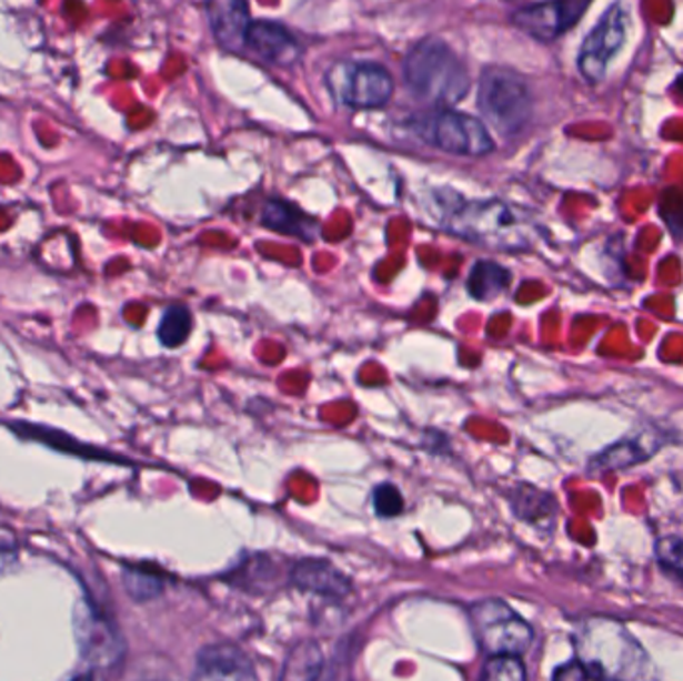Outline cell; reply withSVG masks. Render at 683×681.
Listing matches in <instances>:
<instances>
[{
    "instance_id": "12",
    "label": "cell",
    "mask_w": 683,
    "mask_h": 681,
    "mask_svg": "<svg viewBox=\"0 0 683 681\" xmlns=\"http://www.w3.org/2000/svg\"><path fill=\"white\" fill-rule=\"evenodd\" d=\"M197 680H254L257 671L244 651L230 643H217L199 651Z\"/></svg>"
},
{
    "instance_id": "25",
    "label": "cell",
    "mask_w": 683,
    "mask_h": 681,
    "mask_svg": "<svg viewBox=\"0 0 683 681\" xmlns=\"http://www.w3.org/2000/svg\"><path fill=\"white\" fill-rule=\"evenodd\" d=\"M675 87H677V89L682 91V96H683V74L682 77H680V79H677V84H675Z\"/></svg>"
},
{
    "instance_id": "16",
    "label": "cell",
    "mask_w": 683,
    "mask_h": 681,
    "mask_svg": "<svg viewBox=\"0 0 683 681\" xmlns=\"http://www.w3.org/2000/svg\"><path fill=\"white\" fill-rule=\"evenodd\" d=\"M262 224L270 231L282 232L288 236H297L300 241L312 242L320 232L314 218L300 211L294 204L287 201H268L262 211Z\"/></svg>"
},
{
    "instance_id": "5",
    "label": "cell",
    "mask_w": 683,
    "mask_h": 681,
    "mask_svg": "<svg viewBox=\"0 0 683 681\" xmlns=\"http://www.w3.org/2000/svg\"><path fill=\"white\" fill-rule=\"evenodd\" d=\"M327 89L346 109L374 111L392 101L394 81L380 64L340 61L328 69Z\"/></svg>"
},
{
    "instance_id": "2",
    "label": "cell",
    "mask_w": 683,
    "mask_h": 681,
    "mask_svg": "<svg viewBox=\"0 0 683 681\" xmlns=\"http://www.w3.org/2000/svg\"><path fill=\"white\" fill-rule=\"evenodd\" d=\"M404 81L418 101L438 109H452L470 91V72L464 62L436 37H428L408 52Z\"/></svg>"
},
{
    "instance_id": "20",
    "label": "cell",
    "mask_w": 683,
    "mask_h": 681,
    "mask_svg": "<svg viewBox=\"0 0 683 681\" xmlns=\"http://www.w3.org/2000/svg\"><path fill=\"white\" fill-rule=\"evenodd\" d=\"M322 668V655L317 643H300L297 650L288 655L282 678H317Z\"/></svg>"
},
{
    "instance_id": "23",
    "label": "cell",
    "mask_w": 683,
    "mask_h": 681,
    "mask_svg": "<svg viewBox=\"0 0 683 681\" xmlns=\"http://www.w3.org/2000/svg\"><path fill=\"white\" fill-rule=\"evenodd\" d=\"M657 560L665 571L674 573L683 580V540L682 538H664L657 543Z\"/></svg>"
},
{
    "instance_id": "13",
    "label": "cell",
    "mask_w": 683,
    "mask_h": 681,
    "mask_svg": "<svg viewBox=\"0 0 683 681\" xmlns=\"http://www.w3.org/2000/svg\"><path fill=\"white\" fill-rule=\"evenodd\" d=\"M210 29L222 49L230 52L247 49V31L250 27L247 0H207Z\"/></svg>"
},
{
    "instance_id": "21",
    "label": "cell",
    "mask_w": 683,
    "mask_h": 681,
    "mask_svg": "<svg viewBox=\"0 0 683 681\" xmlns=\"http://www.w3.org/2000/svg\"><path fill=\"white\" fill-rule=\"evenodd\" d=\"M482 678L488 681L525 680L524 663L520 661V655H490L482 670Z\"/></svg>"
},
{
    "instance_id": "1",
    "label": "cell",
    "mask_w": 683,
    "mask_h": 681,
    "mask_svg": "<svg viewBox=\"0 0 683 681\" xmlns=\"http://www.w3.org/2000/svg\"><path fill=\"white\" fill-rule=\"evenodd\" d=\"M448 231L495 251L518 252L535 241L528 212L504 201L460 202L446 216Z\"/></svg>"
},
{
    "instance_id": "4",
    "label": "cell",
    "mask_w": 683,
    "mask_h": 681,
    "mask_svg": "<svg viewBox=\"0 0 683 681\" xmlns=\"http://www.w3.org/2000/svg\"><path fill=\"white\" fill-rule=\"evenodd\" d=\"M532 92L518 72L488 67L478 84V109L484 121L504 136H514L532 119Z\"/></svg>"
},
{
    "instance_id": "22",
    "label": "cell",
    "mask_w": 683,
    "mask_h": 681,
    "mask_svg": "<svg viewBox=\"0 0 683 681\" xmlns=\"http://www.w3.org/2000/svg\"><path fill=\"white\" fill-rule=\"evenodd\" d=\"M372 501H374V510L382 518H394L404 510V498L392 484L376 486V490L372 494Z\"/></svg>"
},
{
    "instance_id": "14",
    "label": "cell",
    "mask_w": 683,
    "mask_h": 681,
    "mask_svg": "<svg viewBox=\"0 0 683 681\" xmlns=\"http://www.w3.org/2000/svg\"><path fill=\"white\" fill-rule=\"evenodd\" d=\"M292 581L300 590L312 591L327 598H344L352 591V581L348 580V576L330 561L317 558L298 561L292 568Z\"/></svg>"
},
{
    "instance_id": "8",
    "label": "cell",
    "mask_w": 683,
    "mask_h": 681,
    "mask_svg": "<svg viewBox=\"0 0 683 681\" xmlns=\"http://www.w3.org/2000/svg\"><path fill=\"white\" fill-rule=\"evenodd\" d=\"M74 636L90 670L110 671L124 658L127 646L117 623L89 598H82L74 608Z\"/></svg>"
},
{
    "instance_id": "15",
    "label": "cell",
    "mask_w": 683,
    "mask_h": 681,
    "mask_svg": "<svg viewBox=\"0 0 683 681\" xmlns=\"http://www.w3.org/2000/svg\"><path fill=\"white\" fill-rule=\"evenodd\" d=\"M664 440L660 436H655L652 431H644L635 438L620 441L612 448L602 451L600 456H595L590 470L595 474H604V471L624 470L640 461L650 460L655 451L662 448Z\"/></svg>"
},
{
    "instance_id": "17",
    "label": "cell",
    "mask_w": 683,
    "mask_h": 681,
    "mask_svg": "<svg viewBox=\"0 0 683 681\" xmlns=\"http://www.w3.org/2000/svg\"><path fill=\"white\" fill-rule=\"evenodd\" d=\"M512 274L504 266L495 262H475L474 268L468 276V292L475 301H494L505 288L510 286Z\"/></svg>"
},
{
    "instance_id": "19",
    "label": "cell",
    "mask_w": 683,
    "mask_h": 681,
    "mask_svg": "<svg viewBox=\"0 0 683 681\" xmlns=\"http://www.w3.org/2000/svg\"><path fill=\"white\" fill-rule=\"evenodd\" d=\"M192 331V316L187 306H170L164 312L159 326V340L167 348H179L189 340Z\"/></svg>"
},
{
    "instance_id": "24",
    "label": "cell",
    "mask_w": 683,
    "mask_h": 681,
    "mask_svg": "<svg viewBox=\"0 0 683 681\" xmlns=\"http://www.w3.org/2000/svg\"><path fill=\"white\" fill-rule=\"evenodd\" d=\"M555 680H587L590 678V673L584 668V663L582 661H572V663H568L564 668H560V670L554 673Z\"/></svg>"
},
{
    "instance_id": "9",
    "label": "cell",
    "mask_w": 683,
    "mask_h": 681,
    "mask_svg": "<svg viewBox=\"0 0 683 681\" xmlns=\"http://www.w3.org/2000/svg\"><path fill=\"white\" fill-rule=\"evenodd\" d=\"M630 29V14L622 2H614L585 37L577 57V69L590 84H600L607 74L610 62L622 51Z\"/></svg>"
},
{
    "instance_id": "10",
    "label": "cell",
    "mask_w": 683,
    "mask_h": 681,
    "mask_svg": "<svg viewBox=\"0 0 683 681\" xmlns=\"http://www.w3.org/2000/svg\"><path fill=\"white\" fill-rule=\"evenodd\" d=\"M587 7L590 0H544L518 9L512 14V22L532 39L554 41L582 19Z\"/></svg>"
},
{
    "instance_id": "11",
    "label": "cell",
    "mask_w": 683,
    "mask_h": 681,
    "mask_svg": "<svg viewBox=\"0 0 683 681\" xmlns=\"http://www.w3.org/2000/svg\"><path fill=\"white\" fill-rule=\"evenodd\" d=\"M247 49L270 67L290 69L302 59V47L292 32L282 24L270 21H252L247 31Z\"/></svg>"
},
{
    "instance_id": "18",
    "label": "cell",
    "mask_w": 683,
    "mask_h": 681,
    "mask_svg": "<svg viewBox=\"0 0 683 681\" xmlns=\"http://www.w3.org/2000/svg\"><path fill=\"white\" fill-rule=\"evenodd\" d=\"M124 590L134 601H150L159 598L164 590V580L159 571L147 570L140 566H127L122 571Z\"/></svg>"
},
{
    "instance_id": "3",
    "label": "cell",
    "mask_w": 683,
    "mask_h": 681,
    "mask_svg": "<svg viewBox=\"0 0 683 681\" xmlns=\"http://www.w3.org/2000/svg\"><path fill=\"white\" fill-rule=\"evenodd\" d=\"M580 661L594 678H634L644 668L645 653L624 626L612 620H590L575 636Z\"/></svg>"
},
{
    "instance_id": "7",
    "label": "cell",
    "mask_w": 683,
    "mask_h": 681,
    "mask_svg": "<svg viewBox=\"0 0 683 681\" xmlns=\"http://www.w3.org/2000/svg\"><path fill=\"white\" fill-rule=\"evenodd\" d=\"M414 131L422 136V141L454 156L480 159L495 149L494 139L484 122L452 109H438L430 116H424L416 122Z\"/></svg>"
},
{
    "instance_id": "6",
    "label": "cell",
    "mask_w": 683,
    "mask_h": 681,
    "mask_svg": "<svg viewBox=\"0 0 683 681\" xmlns=\"http://www.w3.org/2000/svg\"><path fill=\"white\" fill-rule=\"evenodd\" d=\"M468 613L475 641L488 655H522L534 641L530 623L505 601H478Z\"/></svg>"
}]
</instances>
